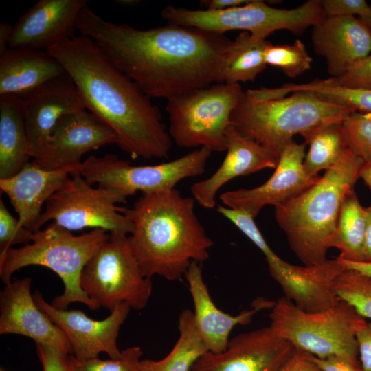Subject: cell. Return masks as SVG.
<instances>
[{
  "mask_svg": "<svg viewBox=\"0 0 371 371\" xmlns=\"http://www.w3.org/2000/svg\"><path fill=\"white\" fill-rule=\"evenodd\" d=\"M77 29L150 98L167 100L223 82V64L232 40L224 34L169 23L141 30L109 22L88 5Z\"/></svg>",
  "mask_w": 371,
  "mask_h": 371,
  "instance_id": "1",
  "label": "cell"
},
{
  "mask_svg": "<svg viewBox=\"0 0 371 371\" xmlns=\"http://www.w3.org/2000/svg\"><path fill=\"white\" fill-rule=\"evenodd\" d=\"M46 52L65 68L86 109L115 132L122 150L134 159L168 157L172 139L159 108L93 40L80 34Z\"/></svg>",
  "mask_w": 371,
  "mask_h": 371,
  "instance_id": "2",
  "label": "cell"
},
{
  "mask_svg": "<svg viewBox=\"0 0 371 371\" xmlns=\"http://www.w3.org/2000/svg\"><path fill=\"white\" fill-rule=\"evenodd\" d=\"M194 199L175 188L142 193L122 212L132 222L130 247L145 275L175 281L213 246L194 212Z\"/></svg>",
  "mask_w": 371,
  "mask_h": 371,
  "instance_id": "3",
  "label": "cell"
},
{
  "mask_svg": "<svg viewBox=\"0 0 371 371\" xmlns=\"http://www.w3.org/2000/svg\"><path fill=\"white\" fill-rule=\"evenodd\" d=\"M365 162L347 147L313 185L275 207V217L289 246L305 266L326 261L342 201L360 178Z\"/></svg>",
  "mask_w": 371,
  "mask_h": 371,
  "instance_id": "4",
  "label": "cell"
},
{
  "mask_svg": "<svg viewBox=\"0 0 371 371\" xmlns=\"http://www.w3.org/2000/svg\"><path fill=\"white\" fill-rule=\"evenodd\" d=\"M110 234L102 229H93L80 235L52 221L47 227L34 232L32 240L19 248L10 247L0 252V277L8 284L12 274L30 265L50 269L62 280L65 289L50 304L67 310L72 302H81L90 309L99 307L82 291V270L93 254L109 240Z\"/></svg>",
  "mask_w": 371,
  "mask_h": 371,
  "instance_id": "5",
  "label": "cell"
},
{
  "mask_svg": "<svg viewBox=\"0 0 371 371\" xmlns=\"http://www.w3.org/2000/svg\"><path fill=\"white\" fill-rule=\"evenodd\" d=\"M354 111L328 102L310 91H294L290 96L273 100H257L245 91L229 121L240 134L279 159L296 134L342 122Z\"/></svg>",
  "mask_w": 371,
  "mask_h": 371,
  "instance_id": "6",
  "label": "cell"
},
{
  "mask_svg": "<svg viewBox=\"0 0 371 371\" xmlns=\"http://www.w3.org/2000/svg\"><path fill=\"white\" fill-rule=\"evenodd\" d=\"M270 327L296 349L324 358L333 355L359 361L357 333L367 322L346 302L321 312L307 313L283 297L274 302Z\"/></svg>",
  "mask_w": 371,
  "mask_h": 371,
  "instance_id": "7",
  "label": "cell"
},
{
  "mask_svg": "<svg viewBox=\"0 0 371 371\" xmlns=\"http://www.w3.org/2000/svg\"><path fill=\"white\" fill-rule=\"evenodd\" d=\"M240 84L215 83L168 100L169 135L181 148L227 150L230 115L244 93Z\"/></svg>",
  "mask_w": 371,
  "mask_h": 371,
  "instance_id": "8",
  "label": "cell"
},
{
  "mask_svg": "<svg viewBox=\"0 0 371 371\" xmlns=\"http://www.w3.org/2000/svg\"><path fill=\"white\" fill-rule=\"evenodd\" d=\"M161 14L169 23L220 34L242 30L263 39L280 30L301 34L326 17L321 0H308L292 9L276 8L262 0H251L243 5L219 10L167 5Z\"/></svg>",
  "mask_w": 371,
  "mask_h": 371,
  "instance_id": "9",
  "label": "cell"
},
{
  "mask_svg": "<svg viewBox=\"0 0 371 371\" xmlns=\"http://www.w3.org/2000/svg\"><path fill=\"white\" fill-rule=\"evenodd\" d=\"M109 240L84 267L80 286L98 307L111 312L122 303L145 308L151 297V278L144 273L130 247L128 235L109 233Z\"/></svg>",
  "mask_w": 371,
  "mask_h": 371,
  "instance_id": "10",
  "label": "cell"
},
{
  "mask_svg": "<svg viewBox=\"0 0 371 371\" xmlns=\"http://www.w3.org/2000/svg\"><path fill=\"white\" fill-rule=\"evenodd\" d=\"M126 199L118 190L93 187L74 171L47 201L36 231L52 221L71 232L89 227L128 236L133 225L122 212L123 207L117 206L126 203Z\"/></svg>",
  "mask_w": 371,
  "mask_h": 371,
  "instance_id": "11",
  "label": "cell"
},
{
  "mask_svg": "<svg viewBox=\"0 0 371 371\" xmlns=\"http://www.w3.org/2000/svg\"><path fill=\"white\" fill-rule=\"evenodd\" d=\"M211 153L201 147L168 162L145 166H133L115 154L90 155L76 171L91 185L116 189L128 197L172 189L181 180L201 175Z\"/></svg>",
  "mask_w": 371,
  "mask_h": 371,
  "instance_id": "12",
  "label": "cell"
},
{
  "mask_svg": "<svg viewBox=\"0 0 371 371\" xmlns=\"http://www.w3.org/2000/svg\"><path fill=\"white\" fill-rule=\"evenodd\" d=\"M296 348L270 326L242 333L220 353L206 352L191 371H283Z\"/></svg>",
  "mask_w": 371,
  "mask_h": 371,
  "instance_id": "13",
  "label": "cell"
},
{
  "mask_svg": "<svg viewBox=\"0 0 371 371\" xmlns=\"http://www.w3.org/2000/svg\"><path fill=\"white\" fill-rule=\"evenodd\" d=\"M306 143H289L281 153L272 176L263 184L222 193L224 206L245 211L255 218L267 205L276 207L313 185L320 176L310 177L304 170Z\"/></svg>",
  "mask_w": 371,
  "mask_h": 371,
  "instance_id": "14",
  "label": "cell"
},
{
  "mask_svg": "<svg viewBox=\"0 0 371 371\" xmlns=\"http://www.w3.org/2000/svg\"><path fill=\"white\" fill-rule=\"evenodd\" d=\"M32 296L39 308L67 337L75 358L79 360L96 358L101 352L107 354L111 359L120 357L122 351L117 347V338L131 309L128 304L118 305L104 319L95 320L81 311L53 307L38 291Z\"/></svg>",
  "mask_w": 371,
  "mask_h": 371,
  "instance_id": "15",
  "label": "cell"
},
{
  "mask_svg": "<svg viewBox=\"0 0 371 371\" xmlns=\"http://www.w3.org/2000/svg\"><path fill=\"white\" fill-rule=\"evenodd\" d=\"M21 98L28 151L36 161L43 157L60 119L86 109L68 75L52 80Z\"/></svg>",
  "mask_w": 371,
  "mask_h": 371,
  "instance_id": "16",
  "label": "cell"
},
{
  "mask_svg": "<svg viewBox=\"0 0 371 371\" xmlns=\"http://www.w3.org/2000/svg\"><path fill=\"white\" fill-rule=\"evenodd\" d=\"M30 278L15 279L0 293V334H17L32 339L36 344L72 353L63 331L36 305L30 294Z\"/></svg>",
  "mask_w": 371,
  "mask_h": 371,
  "instance_id": "17",
  "label": "cell"
},
{
  "mask_svg": "<svg viewBox=\"0 0 371 371\" xmlns=\"http://www.w3.org/2000/svg\"><path fill=\"white\" fill-rule=\"evenodd\" d=\"M115 132L87 109L67 114L55 126L47 147L39 160L46 169L76 166L87 153L116 143Z\"/></svg>",
  "mask_w": 371,
  "mask_h": 371,
  "instance_id": "18",
  "label": "cell"
},
{
  "mask_svg": "<svg viewBox=\"0 0 371 371\" xmlns=\"http://www.w3.org/2000/svg\"><path fill=\"white\" fill-rule=\"evenodd\" d=\"M87 0H40L13 25L9 48L46 51L74 36Z\"/></svg>",
  "mask_w": 371,
  "mask_h": 371,
  "instance_id": "19",
  "label": "cell"
},
{
  "mask_svg": "<svg viewBox=\"0 0 371 371\" xmlns=\"http://www.w3.org/2000/svg\"><path fill=\"white\" fill-rule=\"evenodd\" d=\"M269 270L281 286L284 297L303 311H324L340 300L333 286L336 278L346 269L337 258L312 266L294 265L282 259Z\"/></svg>",
  "mask_w": 371,
  "mask_h": 371,
  "instance_id": "20",
  "label": "cell"
},
{
  "mask_svg": "<svg viewBox=\"0 0 371 371\" xmlns=\"http://www.w3.org/2000/svg\"><path fill=\"white\" fill-rule=\"evenodd\" d=\"M311 41L315 53L326 60L330 78L371 54V30L356 16H326L313 26Z\"/></svg>",
  "mask_w": 371,
  "mask_h": 371,
  "instance_id": "21",
  "label": "cell"
},
{
  "mask_svg": "<svg viewBox=\"0 0 371 371\" xmlns=\"http://www.w3.org/2000/svg\"><path fill=\"white\" fill-rule=\"evenodd\" d=\"M227 153L221 165L210 177L190 188L192 198L207 209L214 207L218 190L235 177L265 168H276L278 159L269 150L240 134L232 125L225 133Z\"/></svg>",
  "mask_w": 371,
  "mask_h": 371,
  "instance_id": "22",
  "label": "cell"
},
{
  "mask_svg": "<svg viewBox=\"0 0 371 371\" xmlns=\"http://www.w3.org/2000/svg\"><path fill=\"white\" fill-rule=\"evenodd\" d=\"M76 166L50 170L32 160L14 176L0 179L1 192L9 198L22 226L32 232L36 231L43 205L61 188Z\"/></svg>",
  "mask_w": 371,
  "mask_h": 371,
  "instance_id": "23",
  "label": "cell"
},
{
  "mask_svg": "<svg viewBox=\"0 0 371 371\" xmlns=\"http://www.w3.org/2000/svg\"><path fill=\"white\" fill-rule=\"evenodd\" d=\"M184 276L194 304V319L196 330L208 352H223L229 343V335L237 325H248L259 311L271 307L274 302L261 300L255 302L250 310L231 315L221 311L212 301L205 283L201 265L193 261Z\"/></svg>",
  "mask_w": 371,
  "mask_h": 371,
  "instance_id": "24",
  "label": "cell"
},
{
  "mask_svg": "<svg viewBox=\"0 0 371 371\" xmlns=\"http://www.w3.org/2000/svg\"><path fill=\"white\" fill-rule=\"evenodd\" d=\"M67 75L63 65L46 51L8 48L0 54V96L23 98L45 83Z\"/></svg>",
  "mask_w": 371,
  "mask_h": 371,
  "instance_id": "25",
  "label": "cell"
},
{
  "mask_svg": "<svg viewBox=\"0 0 371 371\" xmlns=\"http://www.w3.org/2000/svg\"><path fill=\"white\" fill-rule=\"evenodd\" d=\"M22 98L0 96V179L14 176L30 161Z\"/></svg>",
  "mask_w": 371,
  "mask_h": 371,
  "instance_id": "26",
  "label": "cell"
},
{
  "mask_svg": "<svg viewBox=\"0 0 371 371\" xmlns=\"http://www.w3.org/2000/svg\"><path fill=\"white\" fill-rule=\"evenodd\" d=\"M270 43L267 39L241 31L225 52L223 82L240 84L254 81L267 67L265 52Z\"/></svg>",
  "mask_w": 371,
  "mask_h": 371,
  "instance_id": "27",
  "label": "cell"
},
{
  "mask_svg": "<svg viewBox=\"0 0 371 371\" xmlns=\"http://www.w3.org/2000/svg\"><path fill=\"white\" fill-rule=\"evenodd\" d=\"M178 329L179 337L170 352L160 360H142V371H191L198 359L208 352L196 330L193 311H181Z\"/></svg>",
  "mask_w": 371,
  "mask_h": 371,
  "instance_id": "28",
  "label": "cell"
},
{
  "mask_svg": "<svg viewBox=\"0 0 371 371\" xmlns=\"http://www.w3.org/2000/svg\"><path fill=\"white\" fill-rule=\"evenodd\" d=\"M365 211L354 188L346 193L341 203L335 234L329 247L340 251L337 258L346 261L363 262L365 234Z\"/></svg>",
  "mask_w": 371,
  "mask_h": 371,
  "instance_id": "29",
  "label": "cell"
},
{
  "mask_svg": "<svg viewBox=\"0 0 371 371\" xmlns=\"http://www.w3.org/2000/svg\"><path fill=\"white\" fill-rule=\"evenodd\" d=\"M309 149L303 162L306 174L318 176L339 160L348 147L342 122H334L307 131L301 134Z\"/></svg>",
  "mask_w": 371,
  "mask_h": 371,
  "instance_id": "30",
  "label": "cell"
},
{
  "mask_svg": "<svg viewBox=\"0 0 371 371\" xmlns=\"http://www.w3.org/2000/svg\"><path fill=\"white\" fill-rule=\"evenodd\" d=\"M298 91L314 93L328 102L355 111L371 113V89L344 87L331 83L326 79L303 84L287 83L274 89L276 95L279 98Z\"/></svg>",
  "mask_w": 371,
  "mask_h": 371,
  "instance_id": "31",
  "label": "cell"
},
{
  "mask_svg": "<svg viewBox=\"0 0 371 371\" xmlns=\"http://www.w3.org/2000/svg\"><path fill=\"white\" fill-rule=\"evenodd\" d=\"M333 289L359 315L371 319V277L346 269L335 280Z\"/></svg>",
  "mask_w": 371,
  "mask_h": 371,
  "instance_id": "32",
  "label": "cell"
},
{
  "mask_svg": "<svg viewBox=\"0 0 371 371\" xmlns=\"http://www.w3.org/2000/svg\"><path fill=\"white\" fill-rule=\"evenodd\" d=\"M265 60L267 65L280 68L288 77L296 78L311 69L313 60L304 43L296 39L291 45L271 43L265 49Z\"/></svg>",
  "mask_w": 371,
  "mask_h": 371,
  "instance_id": "33",
  "label": "cell"
},
{
  "mask_svg": "<svg viewBox=\"0 0 371 371\" xmlns=\"http://www.w3.org/2000/svg\"><path fill=\"white\" fill-rule=\"evenodd\" d=\"M349 148L366 163L371 161V113L354 111L342 122Z\"/></svg>",
  "mask_w": 371,
  "mask_h": 371,
  "instance_id": "34",
  "label": "cell"
},
{
  "mask_svg": "<svg viewBox=\"0 0 371 371\" xmlns=\"http://www.w3.org/2000/svg\"><path fill=\"white\" fill-rule=\"evenodd\" d=\"M142 355L139 346L129 347L122 351L120 357L107 360L98 357L79 360L69 355V368L70 371H142Z\"/></svg>",
  "mask_w": 371,
  "mask_h": 371,
  "instance_id": "35",
  "label": "cell"
},
{
  "mask_svg": "<svg viewBox=\"0 0 371 371\" xmlns=\"http://www.w3.org/2000/svg\"><path fill=\"white\" fill-rule=\"evenodd\" d=\"M217 211L230 221L260 249L265 256L268 266L276 264L280 260V258L272 251L265 241L251 215L245 211L221 205L217 207Z\"/></svg>",
  "mask_w": 371,
  "mask_h": 371,
  "instance_id": "36",
  "label": "cell"
},
{
  "mask_svg": "<svg viewBox=\"0 0 371 371\" xmlns=\"http://www.w3.org/2000/svg\"><path fill=\"white\" fill-rule=\"evenodd\" d=\"M34 232L22 226L18 218L8 210L1 197L0 199V252L12 247L14 245L29 244Z\"/></svg>",
  "mask_w": 371,
  "mask_h": 371,
  "instance_id": "37",
  "label": "cell"
},
{
  "mask_svg": "<svg viewBox=\"0 0 371 371\" xmlns=\"http://www.w3.org/2000/svg\"><path fill=\"white\" fill-rule=\"evenodd\" d=\"M326 80L344 87L371 89V54L355 63L340 76Z\"/></svg>",
  "mask_w": 371,
  "mask_h": 371,
  "instance_id": "38",
  "label": "cell"
},
{
  "mask_svg": "<svg viewBox=\"0 0 371 371\" xmlns=\"http://www.w3.org/2000/svg\"><path fill=\"white\" fill-rule=\"evenodd\" d=\"M326 17L355 16L361 19L371 18V5L364 0H321Z\"/></svg>",
  "mask_w": 371,
  "mask_h": 371,
  "instance_id": "39",
  "label": "cell"
},
{
  "mask_svg": "<svg viewBox=\"0 0 371 371\" xmlns=\"http://www.w3.org/2000/svg\"><path fill=\"white\" fill-rule=\"evenodd\" d=\"M43 371H70L69 354L54 347L36 344Z\"/></svg>",
  "mask_w": 371,
  "mask_h": 371,
  "instance_id": "40",
  "label": "cell"
},
{
  "mask_svg": "<svg viewBox=\"0 0 371 371\" xmlns=\"http://www.w3.org/2000/svg\"><path fill=\"white\" fill-rule=\"evenodd\" d=\"M304 353L322 371H363L359 361L344 355H333L319 358Z\"/></svg>",
  "mask_w": 371,
  "mask_h": 371,
  "instance_id": "41",
  "label": "cell"
},
{
  "mask_svg": "<svg viewBox=\"0 0 371 371\" xmlns=\"http://www.w3.org/2000/svg\"><path fill=\"white\" fill-rule=\"evenodd\" d=\"M356 339L361 368L363 371H371V322L357 333Z\"/></svg>",
  "mask_w": 371,
  "mask_h": 371,
  "instance_id": "42",
  "label": "cell"
},
{
  "mask_svg": "<svg viewBox=\"0 0 371 371\" xmlns=\"http://www.w3.org/2000/svg\"><path fill=\"white\" fill-rule=\"evenodd\" d=\"M283 371H322L304 352L297 349Z\"/></svg>",
  "mask_w": 371,
  "mask_h": 371,
  "instance_id": "43",
  "label": "cell"
},
{
  "mask_svg": "<svg viewBox=\"0 0 371 371\" xmlns=\"http://www.w3.org/2000/svg\"><path fill=\"white\" fill-rule=\"evenodd\" d=\"M364 211L366 226L363 241V259L364 262H371V206L364 207Z\"/></svg>",
  "mask_w": 371,
  "mask_h": 371,
  "instance_id": "44",
  "label": "cell"
},
{
  "mask_svg": "<svg viewBox=\"0 0 371 371\" xmlns=\"http://www.w3.org/2000/svg\"><path fill=\"white\" fill-rule=\"evenodd\" d=\"M251 0H210L202 1L206 10H219L238 7L249 3Z\"/></svg>",
  "mask_w": 371,
  "mask_h": 371,
  "instance_id": "45",
  "label": "cell"
},
{
  "mask_svg": "<svg viewBox=\"0 0 371 371\" xmlns=\"http://www.w3.org/2000/svg\"><path fill=\"white\" fill-rule=\"evenodd\" d=\"M13 25L8 23H1L0 24V54L9 48Z\"/></svg>",
  "mask_w": 371,
  "mask_h": 371,
  "instance_id": "46",
  "label": "cell"
},
{
  "mask_svg": "<svg viewBox=\"0 0 371 371\" xmlns=\"http://www.w3.org/2000/svg\"><path fill=\"white\" fill-rule=\"evenodd\" d=\"M339 260L346 269L352 270L362 275L371 277V262H357Z\"/></svg>",
  "mask_w": 371,
  "mask_h": 371,
  "instance_id": "47",
  "label": "cell"
},
{
  "mask_svg": "<svg viewBox=\"0 0 371 371\" xmlns=\"http://www.w3.org/2000/svg\"><path fill=\"white\" fill-rule=\"evenodd\" d=\"M360 177L363 179L365 184L371 189V161L363 165Z\"/></svg>",
  "mask_w": 371,
  "mask_h": 371,
  "instance_id": "48",
  "label": "cell"
},
{
  "mask_svg": "<svg viewBox=\"0 0 371 371\" xmlns=\"http://www.w3.org/2000/svg\"><path fill=\"white\" fill-rule=\"evenodd\" d=\"M371 30V18L367 19H361Z\"/></svg>",
  "mask_w": 371,
  "mask_h": 371,
  "instance_id": "49",
  "label": "cell"
},
{
  "mask_svg": "<svg viewBox=\"0 0 371 371\" xmlns=\"http://www.w3.org/2000/svg\"><path fill=\"white\" fill-rule=\"evenodd\" d=\"M1 371H3V370H1Z\"/></svg>",
  "mask_w": 371,
  "mask_h": 371,
  "instance_id": "50",
  "label": "cell"
}]
</instances>
